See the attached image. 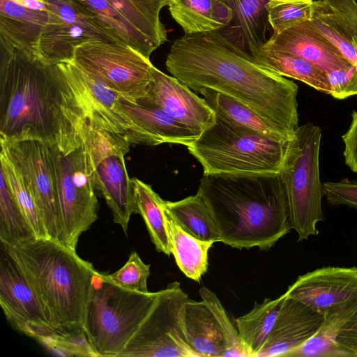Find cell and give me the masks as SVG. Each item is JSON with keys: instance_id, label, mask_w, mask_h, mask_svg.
Here are the masks:
<instances>
[{"instance_id": "cell-1", "label": "cell", "mask_w": 357, "mask_h": 357, "mask_svg": "<svg viewBox=\"0 0 357 357\" xmlns=\"http://www.w3.org/2000/svg\"><path fill=\"white\" fill-rule=\"evenodd\" d=\"M89 130L55 65L0 45V140H39L68 153Z\"/></svg>"}, {"instance_id": "cell-2", "label": "cell", "mask_w": 357, "mask_h": 357, "mask_svg": "<svg viewBox=\"0 0 357 357\" xmlns=\"http://www.w3.org/2000/svg\"><path fill=\"white\" fill-rule=\"evenodd\" d=\"M167 71L197 93L227 95L280 126L298 127V85L238 54L214 31L184 34L167 55Z\"/></svg>"}, {"instance_id": "cell-3", "label": "cell", "mask_w": 357, "mask_h": 357, "mask_svg": "<svg viewBox=\"0 0 357 357\" xmlns=\"http://www.w3.org/2000/svg\"><path fill=\"white\" fill-rule=\"evenodd\" d=\"M197 193L231 248L268 250L291 230L280 174L203 175Z\"/></svg>"}, {"instance_id": "cell-4", "label": "cell", "mask_w": 357, "mask_h": 357, "mask_svg": "<svg viewBox=\"0 0 357 357\" xmlns=\"http://www.w3.org/2000/svg\"><path fill=\"white\" fill-rule=\"evenodd\" d=\"M1 245L36 294L50 326L62 335H85L87 307L98 272L92 264L50 238Z\"/></svg>"}, {"instance_id": "cell-5", "label": "cell", "mask_w": 357, "mask_h": 357, "mask_svg": "<svg viewBox=\"0 0 357 357\" xmlns=\"http://www.w3.org/2000/svg\"><path fill=\"white\" fill-rule=\"evenodd\" d=\"M294 139L277 140L216 116L215 123L187 148L201 164L203 175L279 174Z\"/></svg>"}, {"instance_id": "cell-6", "label": "cell", "mask_w": 357, "mask_h": 357, "mask_svg": "<svg viewBox=\"0 0 357 357\" xmlns=\"http://www.w3.org/2000/svg\"><path fill=\"white\" fill-rule=\"evenodd\" d=\"M156 292L119 287L97 272L88 303L84 332L96 357H119L151 308Z\"/></svg>"}, {"instance_id": "cell-7", "label": "cell", "mask_w": 357, "mask_h": 357, "mask_svg": "<svg viewBox=\"0 0 357 357\" xmlns=\"http://www.w3.org/2000/svg\"><path fill=\"white\" fill-rule=\"evenodd\" d=\"M321 135V128L312 123L298 126L280 174L286 196L289 226L296 231L298 241L317 235V225L324 220L319 176Z\"/></svg>"}, {"instance_id": "cell-8", "label": "cell", "mask_w": 357, "mask_h": 357, "mask_svg": "<svg viewBox=\"0 0 357 357\" xmlns=\"http://www.w3.org/2000/svg\"><path fill=\"white\" fill-rule=\"evenodd\" d=\"M52 149L63 225V244L76 250L82 234L98 219L93 165L84 143L68 153Z\"/></svg>"}, {"instance_id": "cell-9", "label": "cell", "mask_w": 357, "mask_h": 357, "mask_svg": "<svg viewBox=\"0 0 357 357\" xmlns=\"http://www.w3.org/2000/svg\"><path fill=\"white\" fill-rule=\"evenodd\" d=\"M72 61L132 102L146 96L153 79L150 59L124 43L84 42L75 47Z\"/></svg>"}, {"instance_id": "cell-10", "label": "cell", "mask_w": 357, "mask_h": 357, "mask_svg": "<svg viewBox=\"0 0 357 357\" xmlns=\"http://www.w3.org/2000/svg\"><path fill=\"white\" fill-rule=\"evenodd\" d=\"M189 298L177 281L157 291L151 308L119 357H198L181 327V309Z\"/></svg>"}, {"instance_id": "cell-11", "label": "cell", "mask_w": 357, "mask_h": 357, "mask_svg": "<svg viewBox=\"0 0 357 357\" xmlns=\"http://www.w3.org/2000/svg\"><path fill=\"white\" fill-rule=\"evenodd\" d=\"M84 143L93 165L96 188L110 208L114 222L126 234L131 215L137 213L134 185L124 161L130 144L122 135L92 129Z\"/></svg>"}, {"instance_id": "cell-12", "label": "cell", "mask_w": 357, "mask_h": 357, "mask_svg": "<svg viewBox=\"0 0 357 357\" xmlns=\"http://www.w3.org/2000/svg\"><path fill=\"white\" fill-rule=\"evenodd\" d=\"M0 146L31 194L48 238L63 244V225L52 147L34 139L0 140Z\"/></svg>"}, {"instance_id": "cell-13", "label": "cell", "mask_w": 357, "mask_h": 357, "mask_svg": "<svg viewBox=\"0 0 357 357\" xmlns=\"http://www.w3.org/2000/svg\"><path fill=\"white\" fill-rule=\"evenodd\" d=\"M48 21L40 35L37 51L47 64L72 61L75 48L89 40L123 43L111 33L95 13L73 0H44Z\"/></svg>"}, {"instance_id": "cell-14", "label": "cell", "mask_w": 357, "mask_h": 357, "mask_svg": "<svg viewBox=\"0 0 357 357\" xmlns=\"http://www.w3.org/2000/svg\"><path fill=\"white\" fill-rule=\"evenodd\" d=\"M0 304L14 328L43 345L60 335L48 323L36 294L2 245Z\"/></svg>"}, {"instance_id": "cell-15", "label": "cell", "mask_w": 357, "mask_h": 357, "mask_svg": "<svg viewBox=\"0 0 357 357\" xmlns=\"http://www.w3.org/2000/svg\"><path fill=\"white\" fill-rule=\"evenodd\" d=\"M54 65L73 96L89 128L125 137L128 126L115 112L116 102L121 97L73 61Z\"/></svg>"}, {"instance_id": "cell-16", "label": "cell", "mask_w": 357, "mask_h": 357, "mask_svg": "<svg viewBox=\"0 0 357 357\" xmlns=\"http://www.w3.org/2000/svg\"><path fill=\"white\" fill-rule=\"evenodd\" d=\"M115 112L128 126L125 137L130 145L176 144L188 146L199 136L153 105L119 98Z\"/></svg>"}, {"instance_id": "cell-17", "label": "cell", "mask_w": 357, "mask_h": 357, "mask_svg": "<svg viewBox=\"0 0 357 357\" xmlns=\"http://www.w3.org/2000/svg\"><path fill=\"white\" fill-rule=\"evenodd\" d=\"M152 75L146 96L137 102L161 108L199 135L215 123V113L204 98L174 77L165 74L155 66Z\"/></svg>"}, {"instance_id": "cell-18", "label": "cell", "mask_w": 357, "mask_h": 357, "mask_svg": "<svg viewBox=\"0 0 357 357\" xmlns=\"http://www.w3.org/2000/svg\"><path fill=\"white\" fill-rule=\"evenodd\" d=\"M324 313L357 297V267L324 266L298 277L284 293Z\"/></svg>"}, {"instance_id": "cell-19", "label": "cell", "mask_w": 357, "mask_h": 357, "mask_svg": "<svg viewBox=\"0 0 357 357\" xmlns=\"http://www.w3.org/2000/svg\"><path fill=\"white\" fill-rule=\"evenodd\" d=\"M323 321L322 313L285 294L274 326L257 357L287 356L310 340Z\"/></svg>"}, {"instance_id": "cell-20", "label": "cell", "mask_w": 357, "mask_h": 357, "mask_svg": "<svg viewBox=\"0 0 357 357\" xmlns=\"http://www.w3.org/2000/svg\"><path fill=\"white\" fill-rule=\"evenodd\" d=\"M264 45L299 56L326 75L354 66L314 27L311 20L273 33Z\"/></svg>"}, {"instance_id": "cell-21", "label": "cell", "mask_w": 357, "mask_h": 357, "mask_svg": "<svg viewBox=\"0 0 357 357\" xmlns=\"http://www.w3.org/2000/svg\"><path fill=\"white\" fill-rule=\"evenodd\" d=\"M232 11L229 24L214 31L241 55L252 61L271 35L267 6L270 0H224Z\"/></svg>"}, {"instance_id": "cell-22", "label": "cell", "mask_w": 357, "mask_h": 357, "mask_svg": "<svg viewBox=\"0 0 357 357\" xmlns=\"http://www.w3.org/2000/svg\"><path fill=\"white\" fill-rule=\"evenodd\" d=\"M48 17L47 9H32L13 0H0V45L38 56V44Z\"/></svg>"}, {"instance_id": "cell-23", "label": "cell", "mask_w": 357, "mask_h": 357, "mask_svg": "<svg viewBox=\"0 0 357 357\" xmlns=\"http://www.w3.org/2000/svg\"><path fill=\"white\" fill-rule=\"evenodd\" d=\"M187 342L198 357H225L227 346L213 312L203 301L189 298L181 313Z\"/></svg>"}, {"instance_id": "cell-24", "label": "cell", "mask_w": 357, "mask_h": 357, "mask_svg": "<svg viewBox=\"0 0 357 357\" xmlns=\"http://www.w3.org/2000/svg\"><path fill=\"white\" fill-rule=\"evenodd\" d=\"M197 93L203 96L217 117L230 124L283 142L291 141L295 137V132L281 127L227 95L207 88Z\"/></svg>"}, {"instance_id": "cell-25", "label": "cell", "mask_w": 357, "mask_h": 357, "mask_svg": "<svg viewBox=\"0 0 357 357\" xmlns=\"http://www.w3.org/2000/svg\"><path fill=\"white\" fill-rule=\"evenodd\" d=\"M167 6L185 34L218 31L232 18L231 9L224 0H168Z\"/></svg>"}, {"instance_id": "cell-26", "label": "cell", "mask_w": 357, "mask_h": 357, "mask_svg": "<svg viewBox=\"0 0 357 357\" xmlns=\"http://www.w3.org/2000/svg\"><path fill=\"white\" fill-rule=\"evenodd\" d=\"M323 314L324 321L318 331L287 356L339 357L336 341L340 334L357 315V297L332 306Z\"/></svg>"}, {"instance_id": "cell-27", "label": "cell", "mask_w": 357, "mask_h": 357, "mask_svg": "<svg viewBox=\"0 0 357 357\" xmlns=\"http://www.w3.org/2000/svg\"><path fill=\"white\" fill-rule=\"evenodd\" d=\"M252 61L279 75L299 80L320 92L331 94L326 74L299 56L264 45Z\"/></svg>"}, {"instance_id": "cell-28", "label": "cell", "mask_w": 357, "mask_h": 357, "mask_svg": "<svg viewBox=\"0 0 357 357\" xmlns=\"http://www.w3.org/2000/svg\"><path fill=\"white\" fill-rule=\"evenodd\" d=\"M285 294L276 299L255 303L252 309L236 319V326L246 357H257L274 326Z\"/></svg>"}, {"instance_id": "cell-29", "label": "cell", "mask_w": 357, "mask_h": 357, "mask_svg": "<svg viewBox=\"0 0 357 357\" xmlns=\"http://www.w3.org/2000/svg\"><path fill=\"white\" fill-rule=\"evenodd\" d=\"M165 213L175 261L186 277L199 282L207 271L208 251L214 242L190 235Z\"/></svg>"}, {"instance_id": "cell-30", "label": "cell", "mask_w": 357, "mask_h": 357, "mask_svg": "<svg viewBox=\"0 0 357 357\" xmlns=\"http://www.w3.org/2000/svg\"><path fill=\"white\" fill-rule=\"evenodd\" d=\"M165 212L183 230L203 241L220 242V236L208 206L197 193L183 199L164 200Z\"/></svg>"}, {"instance_id": "cell-31", "label": "cell", "mask_w": 357, "mask_h": 357, "mask_svg": "<svg viewBox=\"0 0 357 357\" xmlns=\"http://www.w3.org/2000/svg\"><path fill=\"white\" fill-rule=\"evenodd\" d=\"M137 213L144 219L151 241L159 252L172 254V246L164 210V200L151 186L133 178Z\"/></svg>"}, {"instance_id": "cell-32", "label": "cell", "mask_w": 357, "mask_h": 357, "mask_svg": "<svg viewBox=\"0 0 357 357\" xmlns=\"http://www.w3.org/2000/svg\"><path fill=\"white\" fill-rule=\"evenodd\" d=\"M92 11L105 26L121 41L150 59L158 45L148 38L106 0H73Z\"/></svg>"}, {"instance_id": "cell-33", "label": "cell", "mask_w": 357, "mask_h": 357, "mask_svg": "<svg viewBox=\"0 0 357 357\" xmlns=\"http://www.w3.org/2000/svg\"><path fill=\"white\" fill-rule=\"evenodd\" d=\"M158 47L167 40L160 13L168 0H106Z\"/></svg>"}, {"instance_id": "cell-34", "label": "cell", "mask_w": 357, "mask_h": 357, "mask_svg": "<svg viewBox=\"0 0 357 357\" xmlns=\"http://www.w3.org/2000/svg\"><path fill=\"white\" fill-rule=\"evenodd\" d=\"M36 236L15 199L3 173L0 171V241L15 246L36 238Z\"/></svg>"}, {"instance_id": "cell-35", "label": "cell", "mask_w": 357, "mask_h": 357, "mask_svg": "<svg viewBox=\"0 0 357 357\" xmlns=\"http://www.w3.org/2000/svg\"><path fill=\"white\" fill-rule=\"evenodd\" d=\"M311 22L357 69V47L342 20L322 0H314Z\"/></svg>"}, {"instance_id": "cell-36", "label": "cell", "mask_w": 357, "mask_h": 357, "mask_svg": "<svg viewBox=\"0 0 357 357\" xmlns=\"http://www.w3.org/2000/svg\"><path fill=\"white\" fill-rule=\"evenodd\" d=\"M0 171L18 206L31 226L37 238H49L35 201L7 155L0 152Z\"/></svg>"}, {"instance_id": "cell-37", "label": "cell", "mask_w": 357, "mask_h": 357, "mask_svg": "<svg viewBox=\"0 0 357 357\" xmlns=\"http://www.w3.org/2000/svg\"><path fill=\"white\" fill-rule=\"evenodd\" d=\"M314 2V0H270L267 10L273 33L296 23L310 20Z\"/></svg>"}, {"instance_id": "cell-38", "label": "cell", "mask_w": 357, "mask_h": 357, "mask_svg": "<svg viewBox=\"0 0 357 357\" xmlns=\"http://www.w3.org/2000/svg\"><path fill=\"white\" fill-rule=\"evenodd\" d=\"M199 292L202 300L215 317L225 337L227 346L225 357H246L236 326L230 320L216 294L205 287H201Z\"/></svg>"}, {"instance_id": "cell-39", "label": "cell", "mask_w": 357, "mask_h": 357, "mask_svg": "<svg viewBox=\"0 0 357 357\" xmlns=\"http://www.w3.org/2000/svg\"><path fill=\"white\" fill-rule=\"evenodd\" d=\"M150 264H145L138 253L131 252L126 263L107 278L114 284L141 293H148L147 280L151 275Z\"/></svg>"}, {"instance_id": "cell-40", "label": "cell", "mask_w": 357, "mask_h": 357, "mask_svg": "<svg viewBox=\"0 0 357 357\" xmlns=\"http://www.w3.org/2000/svg\"><path fill=\"white\" fill-rule=\"evenodd\" d=\"M323 194L331 206L346 205L357 211V182L347 178L322 183Z\"/></svg>"}, {"instance_id": "cell-41", "label": "cell", "mask_w": 357, "mask_h": 357, "mask_svg": "<svg viewBox=\"0 0 357 357\" xmlns=\"http://www.w3.org/2000/svg\"><path fill=\"white\" fill-rule=\"evenodd\" d=\"M326 75L333 98L342 100L357 95V69L354 66Z\"/></svg>"}, {"instance_id": "cell-42", "label": "cell", "mask_w": 357, "mask_h": 357, "mask_svg": "<svg viewBox=\"0 0 357 357\" xmlns=\"http://www.w3.org/2000/svg\"><path fill=\"white\" fill-rule=\"evenodd\" d=\"M343 22L357 47V3L354 0H322Z\"/></svg>"}, {"instance_id": "cell-43", "label": "cell", "mask_w": 357, "mask_h": 357, "mask_svg": "<svg viewBox=\"0 0 357 357\" xmlns=\"http://www.w3.org/2000/svg\"><path fill=\"white\" fill-rule=\"evenodd\" d=\"M344 143L343 155L345 164L357 174V111L351 114V122L342 136Z\"/></svg>"}, {"instance_id": "cell-44", "label": "cell", "mask_w": 357, "mask_h": 357, "mask_svg": "<svg viewBox=\"0 0 357 357\" xmlns=\"http://www.w3.org/2000/svg\"><path fill=\"white\" fill-rule=\"evenodd\" d=\"M336 344L339 357L357 356V315L340 334Z\"/></svg>"}, {"instance_id": "cell-45", "label": "cell", "mask_w": 357, "mask_h": 357, "mask_svg": "<svg viewBox=\"0 0 357 357\" xmlns=\"http://www.w3.org/2000/svg\"><path fill=\"white\" fill-rule=\"evenodd\" d=\"M17 3L32 9L47 10L44 0H13Z\"/></svg>"}, {"instance_id": "cell-46", "label": "cell", "mask_w": 357, "mask_h": 357, "mask_svg": "<svg viewBox=\"0 0 357 357\" xmlns=\"http://www.w3.org/2000/svg\"><path fill=\"white\" fill-rule=\"evenodd\" d=\"M357 3V0H354Z\"/></svg>"}]
</instances>
